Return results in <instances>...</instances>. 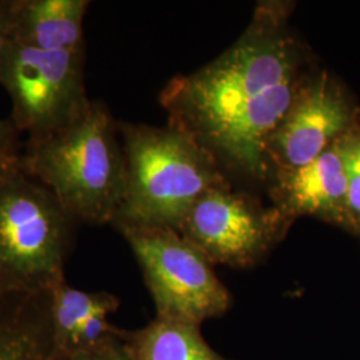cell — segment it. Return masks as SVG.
<instances>
[{"label":"cell","mask_w":360,"mask_h":360,"mask_svg":"<svg viewBox=\"0 0 360 360\" xmlns=\"http://www.w3.org/2000/svg\"><path fill=\"white\" fill-rule=\"evenodd\" d=\"M303 83L302 52L287 27V10L267 3L227 51L202 70L169 80L160 104L168 126L218 160L264 179L271 139Z\"/></svg>","instance_id":"1"},{"label":"cell","mask_w":360,"mask_h":360,"mask_svg":"<svg viewBox=\"0 0 360 360\" xmlns=\"http://www.w3.org/2000/svg\"><path fill=\"white\" fill-rule=\"evenodd\" d=\"M108 107L91 101L65 129L27 139L22 171L51 191L79 223L112 224L126 193V158Z\"/></svg>","instance_id":"2"},{"label":"cell","mask_w":360,"mask_h":360,"mask_svg":"<svg viewBox=\"0 0 360 360\" xmlns=\"http://www.w3.org/2000/svg\"><path fill=\"white\" fill-rule=\"evenodd\" d=\"M126 158V193L112 226L179 232L193 203L229 184L218 159L171 126L117 123Z\"/></svg>","instance_id":"3"},{"label":"cell","mask_w":360,"mask_h":360,"mask_svg":"<svg viewBox=\"0 0 360 360\" xmlns=\"http://www.w3.org/2000/svg\"><path fill=\"white\" fill-rule=\"evenodd\" d=\"M79 221L22 169L0 183V295H39L65 281Z\"/></svg>","instance_id":"4"},{"label":"cell","mask_w":360,"mask_h":360,"mask_svg":"<svg viewBox=\"0 0 360 360\" xmlns=\"http://www.w3.org/2000/svg\"><path fill=\"white\" fill-rule=\"evenodd\" d=\"M0 86L13 102L10 117L27 139L49 136L90 105L86 50L41 51L11 40L0 60Z\"/></svg>","instance_id":"5"},{"label":"cell","mask_w":360,"mask_h":360,"mask_svg":"<svg viewBox=\"0 0 360 360\" xmlns=\"http://www.w3.org/2000/svg\"><path fill=\"white\" fill-rule=\"evenodd\" d=\"M153 296L156 316L202 326L224 315L231 295L212 264L179 232L122 229Z\"/></svg>","instance_id":"6"},{"label":"cell","mask_w":360,"mask_h":360,"mask_svg":"<svg viewBox=\"0 0 360 360\" xmlns=\"http://www.w3.org/2000/svg\"><path fill=\"white\" fill-rule=\"evenodd\" d=\"M291 221L229 184L203 193L190 208L179 233L214 264L248 269L267 255Z\"/></svg>","instance_id":"7"},{"label":"cell","mask_w":360,"mask_h":360,"mask_svg":"<svg viewBox=\"0 0 360 360\" xmlns=\"http://www.w3.org/2000/svg\"><path fill=\"white\" fill-rule=\"evenodd\" d=\"M351 127L352 110L330 77L321 75L304 82L271 139V166L276 174L303 167Z\"/></svg>","instance_id":"8"},{"label":"cell","mask_w":360,"mask_h":360,"mask_svg":"<svg viewBox=\"0 0 360 360\" xmlns=\"http://www.w3.org/2000/svg\"><path fill=\"white\" fill-rule=\"evenodd\" d=\"M272 199L290 221L302 215L354 221L348 212L347 178L338 141L309 165L278 172Z\"/></svg>","instance_id":"9"},{"label":"cell","mask_w":360,"mask_h":360,"mask_svg":"<svg viewBox=\"0 0 360 360\" xmlns=\"http://www.w3.org/2000/svg\"><path fill=\"white\" fill-rule=\"evenodd\" d=\"M120 306L115 295L105 291H83L67 283L50 291L53 360L65 359L102 345L120 334L110 315Z\"/></svg>","instance_id":"10"},{"label":"cell","mask_w":360,"mask_h":360,"mask_svg":"<svg viewBox=\"0 0 360 360\" xmlns=\"http://www.w3.org/2000/svg\"><path fill=\"white\" fill-rule=\"evenodd\" d=\"M89 0H13L11 40L41 51L86 50Z\"/></svg>","instance_id":"11"},{"label":"cell","mask_w":360,"mask_h":360,"mask_svg":"<svg viewBox=\"0 0 360 360\" xmlns=\"http://www.w3.org/2000/svg\"><path fill=\"white\" fill-rule=\"evenodd\" d=\"M0 360H53L50 292L0 295Z\"/></svg>","instance_id":"12"},{"label":"cell","mask_w":360,"mask_h":360,"mask_svg":"<svg viewBox=\"0 0 360 360\" xmlns=\"http://www.w3.org/2000/svg\"><path fill=\"white\" fill-rule=\"evenodd\" d=\"M122 338L135 360H230L207 343L193 323L155 316L142 328L123 330Z\"/></svg>","instance_id":"13"},{"label":"cell","mask_w":360,"mask_h":360,"mask_svg":"<svg viewBox=\"0 0 360 360\" xmlns=\"http://www.w3.org/2000/svg\"><path fill=\"white\" fill-rule=\"evenodd\" d=\"M347 178L348 212L354 221L360 220V127H351L338 139Z\"/></svg>","instance_id":"14"},{"label":"cell","mask_w":360,"mask_h":360,"mask_svg":"<svg viewBox=\"0 0 360 360\" xmlns=\"http://www.w3.org/2000/svg\"><path fill=\"white\" fill-rule=\"evenodd\" d=\"M23 132L11 117L0 119V183L20 171L25 143Z\"/></svg>","instance_id":"15"},{"label":"cell","mask_w":360,"mask_h":360,"mask_svg":"<svg viewBox=\"0 0 360 360\" xmlns=\"http://www.w3.org/2000/svg\"><path fill=\"white\" fill-rule=\"evenodd\" d=\"M122 333L123 330L120 331V334L110 338L102 345L86 352L58 360H135L122 338Z\"/></svg>","instance_id":"16"},{"label":"cell","mask_w":360,"mask_h":360,"mask_svg":"<svg viewBox=\"0 0 360 360\" xmlns=\"http://www.w3.org/2000/svg\"><path fill=\"white\" fill-rule=\"evenodd\" d=\"M11 15L13 0H0V60L11 41Z\"/></svg>","instance_id":"17"},{"label":"cell","mask_w":360,"mask_h":360,"mask_svg":"<svg viewBox=\"0 0 360 360\" xmlns=\"http://www.w3.org/2000/svg\"><path fill=\"white\" fill-rule=\"evenodd\" d=\"M358 223H359V227H360V220H359V221H358Z\"/></svg>","instance_id":"18"}]
</instances>
